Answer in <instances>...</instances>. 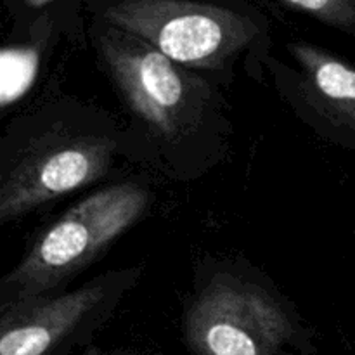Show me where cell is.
Segmentation results:
<instances>
[{
  "label": "cell",
  "instance_id": "obj_1",
  "mask_svg": "<svg viewBox=\"0 0 355 355\" xmlns=\"http://www.w3.org/2000/svg\"><path fill=\"white\" fill-rule=\"evenodd\" d=\"M148 205V191L132 182L83 198L38 236L19 266L3 279V293L10 302L45 297L106 252L139 222Z\"/></svg>",
  "mask_w": 355,
  "mask_h": 355
},
{
  "label": "cell",
  "instance_id": "obj_2",
  "mask_svg": "<svg viewBox=\"0 0 355 355\" xmlns=\"http://www.w3.org/2000/svg\"><path fill=\"white\" fill-rule=\"evenodd\" d=\"M106 19L191 68H218L257 33L232 10L184 0H125L107 9Z\"/></svg>",
  "mask_w": 355,
  "mask_h": 355
},
{
  "label": "cell",
  "instance_id": "obj_3",
  "mask_svg": "<svg viewBox=\"0 0 355 355\" xmlns=\"http://www.w3.org/2000/svg\"><path fill=\"white\" fill-rule=\"evenodd\" d=\"M295 335L297 324L272 295L236 277H215L186 315L198 355H284Z\"/></svg>",
  "mask_w": 355,
  "mask_h": 355
},
{
  "label": "cell",
  "instance_id": "obj_4",
  "mask_svg": "<svg viewBox=\"0 0 355 355\" xmlns=\"http://www.w3.org/2000/svg\"><path fill=\"white\" fill-rule=\"evenodd\" d=\"M101 49L127 106L159 135L182 134L198 114L200 97L179 64L135 37L107 35Z\"/></svg>",
  "mask_w": 355,
  "mask_h": 355
},
{
  "label": "cell",
  "instance_id": "obj_5",
  "mask_svg": "<svg viewBox=\"0 0 355 355\" xmlns=\"http://www.w3.org/2000/svg\"><path fill=\"white\" fill-rule=\"evenodd\" d=\"M113 155L114 142L101 135L59 137L24 155L2 179V224L99 180Z\"/></svg>",
  "mask_w": 355,
  "mask_h": 355
},
{
  "label": "cell",
  "instance_id": "obj_6",
  "mask_svg": "<svg viewBox=\"0 0 355 355\" xmlns=\"http://www.w3.org/2000/svg\"><path fill=\"white\" fill-rule=\"evenodd\" d=\"M107 286L94 281L59 297H37L3 305L0 355H49L103 307Z\"/></svg>",
  "mask_w": 355,
  "mask_h": 355
},
{
  "label": "cell",
  "instance_id": "obj_7",
  "mask_svg": "<svg viewBox=\"0 0 355 355\" xmlns=\"http://www.w3.org/2000/svg\"><path fill=\"white\" fill-rule=\"evenodd\" d=\"M290 51L315 103L333 120L355 132V68L314 45L293 44Z\"/></svg>",
  "mask_w": 355,
  "mask_h": 355
},
{
  "label": "cell",
  "instance_id": "obj_8",
  "mask_svg": "<svg viewBox=\"0 0 355 355\" xmlns=\"http://www.w3.org/2000/svg\"><path fill=\"white\" fill-rule=\"evenodd\" d=\"M336 28L355 30V0H284Z\"/></svg>",
  "mask_w": 355,
  "mask_h": 355
}]
</instances>
